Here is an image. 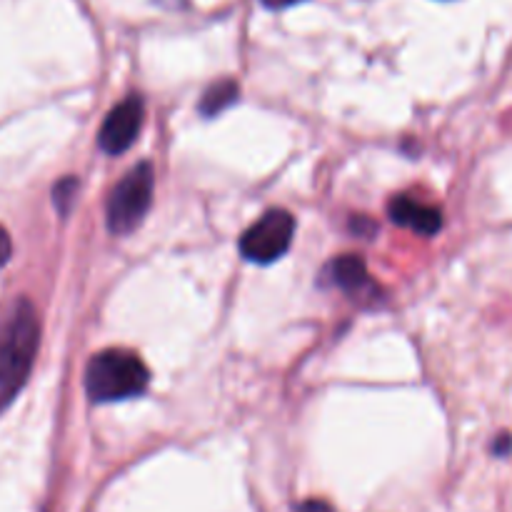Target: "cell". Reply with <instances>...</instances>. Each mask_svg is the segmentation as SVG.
Segmentation results:
<instances>
[{
    "mask_svg": "<svg viewBox=\"0 0 512 512\" xmlns=\"http://www.w3.org/2000/svg\"><path fill=\"white\" fill-rule=\"evenodd\" d=\"M40 323L30 300L20 298L0 325V410L18 395L33 368Z\"/></svg>",
    "mask_w": 512,
    "mask_h": 512,
    "instance_id": "obj_1",
    "label": "cell"
},
{
    "mask_svg": "<svg viewBox=\"0 0 512 512\" xmlns=\"http://www.w3.org/2000/svg\"><path fill=\"white\" fill-rule=\"evenodd\" d=\"M150 373L130 350H103L85 368V390L93 403H118L148 388Z\"/></svg>",
    "mask_w": 512,
    "mask_h": 512,
    "instance_id": "obj_2",
    "label": "cell"
},
{
    "mask_svg": "<svg viewBox=\"0 0 512 512\" xmlns=\"http://www.w3.org/2000/svg\"><path fill=\"white\" fill-rule=\"evenodd\" d=\"M155 175L153 165L138 163L110 193L108 200V230L113 235H128L143 223L150 203H153Z\"/></svg>",
    "mask_w": 512,
    "mask_h": 512,
    "instance_id": "obj_3",
    "label": "cell"
},
{
    "mask_svg": "<svg viewBox=\"0 0 512 512\" xmlns=\"http://www.w3.org/2000/svg\"><path fill=\"white\" fill-rule=\"evenodd\" d=\"M295 235V220L288 210H268L255 220L240 238V253L245 260L258 265H270L288 253Z\"/></svg>",
    "mask_w": 512,
    "mask_h": 512,
    "instance_id": "obj_4",
    "label": "cell"
},
{
    "mask_svg": "<svg viewBox=\"0 0 512 512\" xmlns=\"http://www.w3.org/2000/svg\"><path fill=\"white\" fill-rule=\"evenodd\" d=\"M145 118V103L140 95H128L123 103L115 105L108 113V118L103 120L98 133L100 148L108 155H120L135 143V138L140 135Z\"/></svg>",
    "mask_w": 512,
    "mask_h": 512,
    "instance_id": "obj_5",
    "label": "cell"
},
{
    "mask_svg": "<svg viewBox=\"0 0 512 512\" xmlns=\"http://www.w3.org/2000/svg\"><path fill=\"white\" fill-rule=\"evenodd\" d=\"M388 215L395 225L413 230L418 235H435L443 228V215L433 205H425L410 195H398L390 200Z\"/></svg>",
    "mask_w": 512,
    "mask_h": 512,
    "instance_id": "obj_6",
    "label": "cell"
},
{
    "mask_svg": "<svg viewBox=\"0 0 512 512\" xmlns=\"http://www.w3.org/2000/svg\"><path fill=\"white\" fill-rule=\"evenodd\" d=\"M325 278H328L335 288H340L343 293H348L350 298L355 300H363L368 293H378L373 280H370V273L368 268H365L363 258H358V255L335 258L333 263L328 265V270H325Z\"/></svg>",
    "mask_w": 512,
    "mask_h": 512,
    "instance_id": "obj_7",
    "label": "cell"
},
{
    "mask_svg": "<svg viewBox=\"0 0 512 512\" xmlns=\"http://www.w3.org/2000/svg\"><path fill=\"white\" fill-rule=\"evenodd\" d=\"M238 93L240 88L235 80H218V83L205 90L203 100H200V113L218 115L220 110H225L228 105H233L238 100Z\"/></svg>",
    "mask_w": 512,
    "mask_h": 512,
    "instance_id": "obj_8",
    "label": "cell"
},
{
    "mask_svg": "<svg viewBox=\"0 0 512 512\" xmlns=\"http://www.w3.org/2000/svg\"><path fill=\"white\" fill-rule=\"evenodd\" d=\"M75 190H78V180H75V178H65V180H60L58 185H55L53 198H55V205H58V210L63 215L68 213L70 203H73Z\"/></svg>",
    "mask_w": 512,
    "mask_h": 512,
    "instance_id": "obj_9",
    "label": "cell"
},
{
    "mask_svg": "<svg viewBox=\"0 0 512 512\" xmlns=\"http://www.w3.org/2000/svg\"><path fill=\"white\" fill-rule=\"evenodd\" d=\"M10 255H13V240H10L8 230L0 225V268H3L5 263L10 260Z\"/></svg>",
    "mask_w": 512,
    "mask_h": 512,
    "instance_id": "obj_10",
    "label": "cell"
},
{
    "mask_svg": "<svg viewBox=\"0 0 512 512\" xmlns=\"http://www.w3.org/2000/svg\"><path fill=\"white\" fill-rule=\"evenodd\" d=\"M260 3H263L265 8L278 10V8H290V5H295V3H303V0H260Z\"/></svg>",
    "mask_w": 512,
    "mask_h": 512,
    "instance_id": "obj_11",
    "label": "cell"
}]
</instances>
